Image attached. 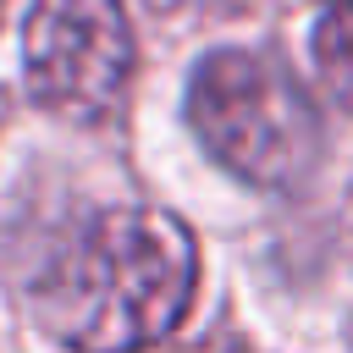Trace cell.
Here are the masks:
<instances>
[{"label":"cell","instance_id":"cell-1","mask_svg":"<svg viewBox=\"0 0 353 353\" xmlns=\"http://www.w3.org/2000/svg\"><path fill=\"white\" fill-rule=\"evenodd\" d=\"M199 287V248L165 210L83 221L33 287L39 320L72 353H143L171 336Z\"/></svg>","mask_w":353,"mask_h":353},{"label":"cell","instance_id":"cell-2","mask_svg":"<svg viewBox=\"0 0 353 353\" xmlns=\"http://www.w3.org/2000/svg\"><path fill=\"white\" fill-rule=\"evenodd\" d=\"M188 121L215 165L254 188H292L320 160V116L265 50H215L188 88Z\"/></svg>","mask_w":353,"mask_h":353},{"label":"cell","instance_id":"cell-3","mask_svg":"<svg viewBox=\"0 0 353 353\" xmlns=\"http://www.w3.org/2000/svg\"><path fill=\"white\" fill-rule=\"evenodd\" d=\"M22 77L39 105L99 121L132 77V28L121 0H33L22 28Z\"/></svg>","mask_w":353,"mask_h":353},{"label":"cell","instance_id":"cell-4","mask_svg":"<svg viewBox=\"0 0 353 353\" xmlns=\"http://www.w3.org/2000/svg\"><path fill=\"white\" fill-rule=\"evenodd\" d=\"M314 72L325 94L353 116V0H325L314 17Z\"/></svg>","mask_w":353,"mask_h":353}]
</instances>
